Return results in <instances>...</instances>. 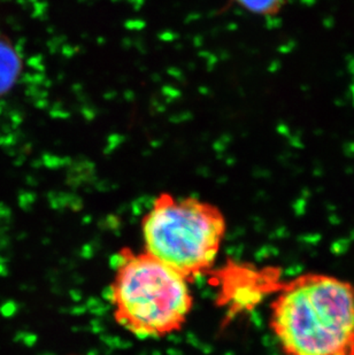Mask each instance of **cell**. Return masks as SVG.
Wrapping results in <instances>:
<instances>
[{"label": "cell", "instance_id": "2", "mask_svg": "<svg viewBox=\"0 0 354 355\" xmlns=\"http://www.w3.org/2000/svg\"><path fill=\"white\" fill-rule=\"evenodd\" d=\"M114 321L138 338L180 331L194 309L190 282L147 252L121 248L110 285Z\"/></svg>", "mask_w": 354, "mask_h": 355}, {"label": "cell", "instance_id": "3", "mask_svg": "<svg viewBox=\"0 0 354 355\" xmlns=\"http://www.w3.org/2000/svg\"><path fill=\"white\" fill-rule=\"evenodd\" d=\"M144 251L187 281L213 270L227 220L220 208L196 197L161 192L142 218Z\"/></svg>", "mask_w": 354, "mask_h": 355}, {"label": "cell", "instance_id": "4", "mask_svg": "<svg viewBox=\"0 0 354 355\" xmlns=\"http://www.w3.org/2000/svg\"><path fill=\"white\" fill-rule=\"evenodd\" d=\"M281 269L258 268L253 265L230 262L215 274L219 302L233 315L251 312L269 295H276L283 285Z\"/></svg>", "mask_w": 354, "mask_h": 355}, {"label": "cell", "instance_id": "1", "mask_svg": "<svg viewBox=\"0 0 354 355\" xmlns=\"http://www.w3.org/2000/svg\"><path fill=\"white\" fill-rule=\"evenodd\" d=\"M269 327L284 355H354V283L322 272L284 281Z\"/></svg>", "mask_w": 354, "mask_h": 355}, {"label": "cell", "instance_id": "6", "mask_svg": "<svg viewBox=\"0 0 354 355\" xmlns=\"http://www.w3.org/2000/svg\"><path fill=\"white\" fill-rule=\"evenodd\" d=\"M250 13L261 17H273L281 12L285 0H233Z\"/></svg>", "mask_w": 354, "mask_h": 355}, {"label": "cell", "instance_id": "5", "mask_svg": "<svg viewBox=\"0 0 354 355\" xmlns=\"http://www.w3.org/2000/svg\"><path fill=\"white\" fill-rule=\"evenodd\" d=\"M20 73V59L6 40L0 37V96L6 94Z\"/></svg>", "mask_w": 354, "mask_h": 355}]
</instances>
